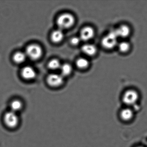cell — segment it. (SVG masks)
<instances>
[{
  "instance_id": "1",
  "label": "cell",
  "mask_w": 147,
  "mask_h": 147,
  "mask_svg": "<svg viewBox=\"0 0 147 147\" xmlns=\"http://www.w3.org/2000/svg\"><path fill=\"white\" fill-rule=\"evenodd\" d=\"M3 120L5 125L10 129H15L19 124L20 118L18 113L10 110L5 113Z\"/></svg>"
},
{
  "instance_id": "2",
  "label": "cell",
  "mask_w": 147,
  "mask_h": 147,
  "mask_svg": "<svg viewBox=\"0 0 147 147\" xmlns=\"http://www.w3.org/2000/svg\"><path fill=\"white\" fill-rule=\"evenodd\" d=\"M75 22L74 16L70 13H65L60 15L57 20L59 29H66L71 27Z\"/></svg>"
},
{
  "instance_id": "3",
  "label": "cell",
  "mask_w": 147,
  "mask_h": 147,
  "mask_svg": "<svg viewBox=\"0 0 147 147\" xmlns=\"http://www.w3.org/2000/svg\"><path fill=\"white\" fill-rule=\"evenodd\" d=\"M117 38L115 30H113L103 38L101 41L102 45L106 49H111L117 45Z\"/></svg>"
},
{
  "instance_id": "4",
  "label": "cell",
  "mask_w": 147,
  "mask_h": 147,
  "mask_svg": "<svg viewBox=\"0 0 147 147\" xmlns=\"http://www.w3.org/2000/svg\"><path fill=\"white\" fill-rule=\"evenodd\" d=\"M139 94L135 90H127L124 94L123 96V102L126 105L132 106L135 105L138 101Z\"/></svg>"
},
{
  "instance_id": "5",
  "label": "cell",
  "mask_w": 147,
  "mask_h": 147,
  "mask_svg": "<svg viewBox=\"0 0 147 147\" xmlns=\"http://www.w3.org/2000/svg\"><path fill=\"white\" fill-rule=\"evenodd\" d=\"M26 54L32 60H37L42 56V50L38 45H30L26 48Z\"/></svg>"
},
{
  "instance_id": "6",
  "label": "cell",
  "mask_w": 147,
  "mask_h": 147,
  "mask_svg": "<svg viewBox=\"0 0 147 147\" xmlns=\"http://www.w3.org/2000/svg\"><path fill=\"white\" fill-rule=\"evenodd\" d=\"M47 80L48 84L51 86H59L63 82V76L57 74H51L48 76Z\"/></svg>"
},
{
  "instance_id": "7",
  "label": "cell",
  "mask_w": 147,
  "mask_h": 147,
  "mask_svg": "<svg viewBox=\"0 0 147 147\" xmlns=\"http://www.w3.org/2000/svg\"><path fill=\"white\" fill-rule=\"evenodd\" d=\"M94 35V30L90 26H86L81 31L80 38L81 40L87 41L92 38Z\"/></svg>"
},
{
  "instance_id": "8",
  "label": "cell",
  "mask_w": 147,
  "mask_h": 147,
  "mask_svg": "<svg viewBox=\"0 0 147 147\" xmlns=\"http://www.w3.org/2000/svg\"><path fill=\"white\" fill-rule=\"evenodd\" d=\"M134 115L133 111L129 108L122 109L119 114L120 118L125 122L131 121L134 117Z\"/></svg>"
},
{
  "instance_id": "9",
  "label": "cell",
  "mask_w": 147,
  "mask_h": 147,
  "mask_svg": "<svg viewBox=\"0 0 147 147\" xmlns=\"http://www.w3.org/2000/svg\"><path fill=\"white\" fill-rule=\"evenodd\" d=\"M22 76L26 80H30L36 77V74L34 69L32 67L27 66L22 69L21 72Z\"/></svg>"
},
{
  "instance_id": "10",
  "label": "cell",
  "mask_w": 147,
  "mask_h": 147,
  "mask_svg": "<svg viewBox=\"0 0 147 147\" xmlns=\"http://www.w3.org/2000/svg\"><path fill=\"white\" fill-rule=\"evenodd\" d=\"M115 31L118 38H125L129 36L131 32L129 27L126 25L121 26L117 29L115 30Z\"/></svg>"
},
{
  "instance_id": "11",
  "label": "cell",
  "mask_w": 147,
  "mask_h": 147,
  "mask_svg": "<svg viewBox=\"0 0 147 147\" xmlns=\"http://www.w3.org/2000/svg\"><path fill=\"white\" fill-rule=\"evenodd\" d=\"M10 107V111L18 113L19 112L22 111L24 107V104L20 100L15 99L11 102Z\"/></svg>"
},
{
  "instance_id": "12",
  "label": "cell",
  "mask_w": 147,
  "mask_h": 147,
  "mask_svg": "<svg viewBox=\"0 0 147 147\" xmlns=\"http://www.w3.org/2000/svg\"><path fill=\"white\" fill-rule=\"evenodd\" d=\"M83 53L89 56H92L96 54L97 52V48L94 45L85 44L82 48Z\"/></svg>"
},
{
  "instance_id": "13",
  "label": "cell",
  "mask_w": 147,
  "mask_h": 147,
  "mask_svg": "<svg viewBox=\"0 0 147 147\" xmlns=\"http://www.w3.org/2000/svg\"><path fill=\"white\" fill-rule=\"evenodd\" d=\"M64 37L63 32L61 29L56 30L52 32L51 38L52 41L55 43L61 42Z\"/></svg>"
},
{
  "instance_id": "14",
  "label": "cell",
  "mask_w": 147,
  "mask_h": 147,
  "mask_svg": "<svg viewBox=\"0 0 147 147\" xmlns=\"http://www.w3.org/2000/svg\"><path fill=\"white\" fill-rule=\"evenodd\" d=\"M26 54L22 52L15 53L13 57V61L15 63H21L24 62L26 59Z\"/></svg>"
},
{
  "instance_id": "15",
  "label": "cell",
  "mask_w": 147,
  "mask_h": 147,
  "mask_svg": "<svg viewBox=\"0 0 147 147\" xmlns=\"http://www.w3.org/2000/svg\"><path fill=\"white\" fill-rule=\"evenodd\" d=\"M60 69H61L62 76H67L70 74V73L72 72V67L67 63H65L61 66Z\"/></svg>"
},
{
  "instance_id": "16",
  "label": "cell",
  "mask_w": 147,
  "mask_h": 147,
  "mask_svg": "<svg viewBox=\"0 0 147 147\" xmlns=\"http://www.w3.org/2000/svg\"><path fill=\"white\" fill-rule=\"evenodd\" d=\"M76 65L80 69H86L89 65V61L85 58H79L76 61Z\"/></svg>"
},
{
  "instance_id": "17",
  "label": "cell",
  "mask_w": 147,
  "mask_h": 147,
  "mask_svg": "<svg viewBox=\"0 0 147 147\" xmlns=\"http://www.w3.org/2000/svg\"><path fill=\"white\" fill-rule=\"evenodd\" d=\"M130 45L128 42H120L118 45L119 51L122 53H126L129 50Z\"/></svg>"
},
{
  "instance_id": "18",
  "label": "cell",
  "mask_w": 147,
  "mask_h": 147,
  "mask_svg": "<svg viewBox=\"0 0 147 147\" xmlns=\"http://www.w3.org/2000/svg\"><path fill=\"white\" fill-rule=\"evenodd\" d=\"M48 66L51 69L55 70V69L60 68L61 65L60 61L58 60L57 59H53L49 62Z\"/></svg>"
},
{
  "instance_id": "19",
  "label": "cell",
  "mask_w": 147,
  "mask_h": 147,
  "mask_svg": "<svg viewBox=\"0 0 147 147\" xmlns=\"http://www.w3.org/2000/svg\"><path fill=\"white\" fill-rule=\"evenodd\" d=\"M81 40L80 38L76 37H74L72 38L71 40V42L74 45H77L80 43Z\"/></svg>"
},
{
  "instance_id": "20",
  "label": "cell",
  "mask_w": 147,
  "mask_h": 147,
  "mask_svg": "<svg viewBox=\"0 0 147 147\" xmlns=\"http://www.w3.org/2000/svg\"><path fill=\"white\" fill-rule=\"evenodd\" d=\"M142 147V146H138V147Z\"/></svg>"
}]
</instances>
